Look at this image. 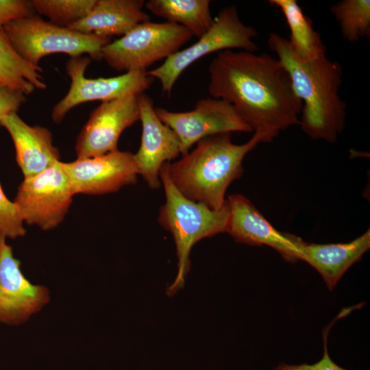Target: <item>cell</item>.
<instances>
[{
	"instance_id": "9a60e30c",
	"label": "cell",
	"mask_w": 370,
	"mask_h": 370,
	"mask_svg": "<svg viewBox=\"0 0 370 370\" xmlns=\"http://www.w3.org/2000/svg\"><path fill=\"white\" fill-rule=\"evenodd\" d=\"M142 136L140 147L134 154L138 171L151 189L161 186L160 171L165 162L181 153L180 141L175 133L162 123L155 112L152 99L138 95Z\"/></svg>"
},
{
	"instance_id": "d4e9b609",
	"label": "cell",
	"mask_w": 370,
	"mask_h": 370,
	"mask_svg": "<svg viewBox=\"0 0 370 370\" xmlns=\"http://www.w3.org/2000/svg\"><path fill=\"white\" fill-rule=\"evenodd\" d=\"M31 1L25 0H0V29L18 18L32 16Z\"/></svg>"
},
{
	"instance_id": "e0dca14e",
	"label": "cell",
	"mask_w": 370,
	"mask_h": 370,
	"mask_svg": "<svg viewBox=\"0 0 370 370\" xmlns=\"http://www.w3.org/2000/svg\"><path fill=\"white\" fill-rule=\"evenodd\" d=\"M143 0H96L90 11L67 27L101 38L123 36L137 25L149 21Z\"/></svg>"
},
{
	"instance_id": "44dd1931",
	"label": "cell",
	"mask_w": 370,
	"mask_h": 370,
	"mask_svg": "<svg viewBox=\"0 0 370 370\" xmlns=\"http://www.w3.org/2000/svg\"><path fill=\"white\" fill-rule=\"evenodd\" d=\"M42 69L24 60L15 50L3 28L0 29V84L25 95L47 87Z\"/></svg>"
},
{
	"instance_id": "7a4b0ae2",
	"label": "cell",
	"mask_w": 370,
	"mask_h": 370,
	"mask_svg": "<svg viewBox=\"0 0 370 370\" xmlns=\"http://www.w3.org/2000/svg\"><path fill=\"white\" fill-rule=\"evenodd\" d=\"M269 49L286 72L293 89L302 103L299 125L313 140L335 143L346 121L347 105L339 94L343 69L326 56L312 60L299 58L288 39L270 33Z\"/></svg>"
},
{
	"instance_id": "4316f807",
	"label": "cell",
	"mask_w": 370,
	"mask_h": 370,
	"mask_svg": "<svg viewBox=\"0 0 370 370\" xmlns=\"http://www.w3.org/2000/svg\"><path fill=\"white\" fill-rule=\"evenodd\" d=\"M23 93L0 84V116L17 112L26 101Z\"/></svg>"
},
{
	"instance_id": "4fadbf2b",
	"label": "cell",
	"mask_w": 370,
	"mask_h": 370,
	"mask_svg": "<svg viewBox=\"0 0 370 370\" xmlns=\"http://www.w3.org/2000/svg\"><path fill=\"white\" fill-rule=\"evenodd\" d=\"M74 195L114 193L137 182L134 154L119 149L102 156L62 162Z\"/></svg>"
},
{
	"instance_id": "603a6c76",
	"label": "cell",
	"mask_w": 370,
	"mask_h": 370,
	"mask_svg": "<svg viewBox=\"0 0 370 370\" xmlns=\"http://www.w3.org/2000/svg\"><path fill=\"white\" fill-rule=\"evenodd\" d=\"M31 2L33 8L47 17L49 22L67 27L84 18L96 0H33Z\"/></svg>"
},
{
	"instance_id": "5b68a950",
	"label": "cell",
	"mask_w": 370,
	"mask_h": 370,
	"mask_svg": "<svg viewBox=\"0 0 370 370\" xmlns=\"http://www.w3.org/2000/svg\"><path fill=\"white\" fill-rule=\"evenodd\" d=\"M3 28L18 53L34 66H39L44 56L52 53H65L71 58L87 53L91 60H99L103 48L110 42V38L58 26L36 15L16 19Z\"/></svg>"
},
{
	"instance_id": "ffe728a7",
	"label": "cell",
	"mask_w": 370,
	"mask_h": 370,
	"mask_svg": "<svg viewBox=\"0 0 370 370\" xmlns=\"http://www.w3.org/2000/svg\"><path fill=\"white\" fill-rule=\"evenodd\" d=\"M210 4L209 0H149L145 3L152 14L184 27L197 38L213 23Z\"/></svg>"
},
{
	"instance_id": "52a82bcc",
	"label": "cell",
	"mask_w": 370,
	"mask_h": 370,
	"mask_svg": "<svg viewBox=\"0 0 370 370\" xmlns=\"http://www.w3.org/2000/svg\"><path fill=\"white\" fill-rule=\"evenodd\" d=\"M256 37V29L242 22L236 6H227L219 12L210 28L195 43L146 73L158 79L162 92L169 96L182 73L195 61L214 52L233 49L256 52L258 50L254 42Z\"/></svg>"
},
{
	"instance_id": "484cf974",
	"label": "cell",
	"mask_w": 370,
	"mask_h": 370,
	"mask_svg": "<svg viewBox=\"0 0 370 370\" xmlns=\"http://www.w3.org/2000/svg\"><path fill=\"white\" fill-rule=\"evenodd\" d=\"M330 325L324 331L323 341H324V352L320 360L314 364H301L297 365H286L284 363L280 364L275 367L276 370H346L340 366L337 365L330 358L328 351V334Z\"/></svg>"
},
{
	"instance_id": "3957f363",
	"label": "cell",
	"mask_w": 370,
	"mask_h": 370,
	"mask_svg": "<svg viewBox=\"0 0 370 370\" xmlns=\"http://www.w3.org/2000/svg\"><path fill=\"white\" fill-rule=\"evenodd\" d=\"M259 143L260 138L254 134L242 145L232 141V133L205 138L180 160L167 162L169 177L186 197L220 210L227 203L228 186L243 173L245 156Z\"/></svg>"
},
{
	"instance_id": "7402d4cb",
	"label": "cell",
	"mask_w": 370,
	"mask_h": 370,
	"mask_svg": "<svg viewBox=\"0 0 370 370\" xmlns=\"http://www.w3.org/2000/svg\"><path fill=\"white\" fill-rule=\"evenodd\" d=\"M330 11L348 42L370 37L369 0H342L333 4Z\"/></svg>"
},
{
	"instance_id": "9c48e42d",
	"label": "cell",
	"mask_w": 370,
	"mask_h": 370,
	"mask_svg": "<svg viewBox=\"0 0 370 370\" xmlns=\"http://www.w3.org/2000/svg\"><path fill=\"white\" fill-rule=\"evenodd\" d=\"M91 58H71L66 69L71 79L66 95L53 108L51 119L60 123L72 108L82 103L99 100L106 101L128 95H139L148 89L153 78L146 72L130 71L112 77L86 78L85 71Z\"/></svg>"
},
{
	"instance_id": "277c9868",
	"label": "cell",
	"mask_w": 370,
	"mask_h": 370,
	"mask_svg": "<svg viewBox=\"0 0 370 370\" xmlns=\"http://www.w3.org/2000/svg\"><path fill=\"white\" fill-rule=\"evenodd\" d=\"M166 201L161 206L158 222L169 231L176 247L177 273L167 289L172 295L184 285L190 269L189 256L193 245L200 240L222 232H227L230 210L226 204L220 210L193 201L183 195L171 182L165 162L160 171Z\"/></svg>"
},
{
	"instance_id": "30bf717a",
	"label": "cell",
	"mask_w": 370,
	"mask_h": 370,
	"mask_svg": "<svg viewBox=\"0 0 370 370\" xmlns=\"http://www.w3.org/2000/svg\"><path fill=\"white\" fill-rule=\"evenodd\" d=\"M160 121L177 136L181 154H186L199 140L218 134L233 132H252L227 102L215 98L199 100L193 110L171 112L155 108Z\"/></svg>"
},
{
	"instance_id": "8fae6325",
	"label": "cell",
	"mask_w": 370,
	"mask_h": 370,
	"mask_svg": "<svg viewBox=\"0 0 370 370\" xmlns=\"http://www.w3.org/2000/svg\"><path fill=\"white\" fill-rule=\"evenodd\" d=\"M6 239L0 234V323L18 326L49 303L50 293L26 278Z\"/></svg>"
},
{
	"instance_id": "6da1fadb",
	"label": "cell",
	"mask_w": 370,
	"mask_h": 370,
	"mask_svg": "<svg viewBox=\"0 0 370 370\" xmlns=\"http://www.w3.org/2000/svg\"><path fill=\"white\" fill-rule=\"evenodd\" d=\"M208 73L209 94L230 103L260 143L299 125L302 103L277 58L224 50L211 61Z\"/></svg>"
},
{
	"instance_id": "d6986e66",
	"label": "cell",
	"mask_w": 370,
	"mask_h": 370,
	"mask_svg": "<svg viewBox=\"0 0 370 370\" xmlns=\"http://www.w3.org/2000/svg\"><path fill=\"white\" fill-rule=\"evenodd\" d=\"M269 3L279 8L290 30L289 44L300 58L312 60L325 55V47L312 22L303 12L296 0H269Z\"/></svg>"
},
{
	"instance_id": "7c38bea8",
	"label": "cell",
	"mask_w": 370,
	"mask_h": 370,
	"mask_svg": "<svg viewBox=\"0 0 370 370\" xmlns=\"http://www.w3.org/2000/svg\"><path fill=\"white\" fill-rule=\"evenodd\" d=\"M140 120L138 95L103 101L90 114L76 141L77 158H92L118 149L122 132Z\"/></svg>"
},
{
	"instance_id": "5bb4252c",
	"label": "cell",
	"mask_w": 370,
	"mask_h": 370,
	"mask_svg": "<svg viewBox=\"0 0 370 370\" xmlns=\"http://www.w3.org/2000/svg\"><path fill=\"white\" fill-rule=\"evenodd\" d=\"M227 201L230 210L227 232L235 241L254 246H269L288 262L301 260L305 243L301 238L277 230L242 195H230Z\"/></svg>"
},
{
	"instance_id": "ba28073f",
	"label": "cell",
	"mask_w": 370,
	"mask_h": 370,
	"mask_svg": "<svg viewBox=\"0 0 370 370\" xmlns=\"http://www.w3.org/2000/svg\"><path fill=\"white\" fill-rule=\"evenodd\" d=\"M74 195L59 161L35 176L23 179L14 202L23 223L49 231L62 222Z\"/></svg>"
},
{
	"instance_id": "8992f818",
	"label": "cell",
	"mask_w": 370,
	"mask_h": 370,
	"mask_svg": "<svg viewBox=\"0 0 370 370\" xmlns=\"http://www.w3.org/2000/svg\"><path fill=\"white\" fill-rule=\"evenodd\" d=\"M186 28L170 22L141 23L102 49L101 59L118 71L147 72L156 62L167 59L193 37Z\"/></svg>"
},
{
	"instance_id": "2e32d148",
	"label": "cell",
	"mask_w": 370,
	"mask_h": 370,
	"mask_svg": "<svg viewBox=\"0 0 370 370\" xmlns=\"http://www.w3.org/2000/svg\"><path fill=\"white\" fill-rule=\"evenodd\" d=\"M0 125L12 139L16 160L24 179L35 176L60 161L52 134L47 128L29 125L16 112L0 116Z\"/></svg>"
},
{
	"instance_id": "ac0fdd59",
	"label": "cell",
	"mask_w": 370,
	"mask_h": 370,
	"mask_svg": "<svg viewBox=\"0 0 370 370\" xmlns=\"http://www.w3.org/2000/svg\"><path fill=\"white\" fill-rule=\"evenodd\" d=\"M370 248V230L345 243L315 244L304 243L301 260L314 268L328 288L332 290L343 274L359 261Z\"/></svg>"
},
{
	"instance_id": "cb8c5ba5",
	"label": "cell",
	"mask_w": 370,
	"mask_h": 370,
	"mask_svg": "<svg viewBox=\"0 0 370 370\" xmlns=\"http://www.w3.org/2000/svg\"><path fill=\"white\" fill-rule=\"evenodd\" d=\"M23 222L14 201L5 195L0 184V234L16 239L26 234Z\"/></svg>"
}]
</instances>
